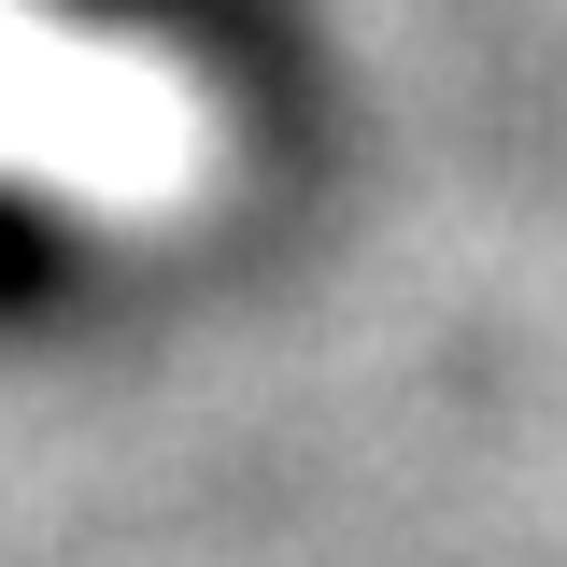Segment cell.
<instances>
[{"label": "cell", "mask_w": 567, "mask_h": 567, "mask_svg": "<svg viewBox=\"0 0 567 567\" xmlns=\"http://www.w3.org/2000/svg\"><path fill=\"white\" fill-rule=\"evenodd\" d=\"M213 171H227V114L171 43L0 0V185L156 227V213L213 199Z\"/></svg>", "instance_id": "cell-1"}]
</instances>
